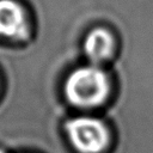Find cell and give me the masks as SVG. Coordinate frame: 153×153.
I'll return each mask as SVG.
<instances>
[{"label": "cell", "mask_w": 153, "mask_h": 153, "mask_svg": "<svg viewBox=\"0 0 153 153\" xmlns=\"http://www.w3.org/2000/svg\"><path fill=\"white\" fill-rule=\"evenodd\" d=\"M63 92L67 100L79 109L102 106L111 93L109 74L97 65H86L73 69L65 84Z\"/></svg>", "instance_id": "cell-1"}, {"label": "cell", "mask_w": 153, "mask_h": 153, "mask_svg": "<svg viewBox=\"0 0 153 153\" xmlns=\"http://www.w3.org/2000/svg\"><path fill=\"white\" fill-rule=\"evenodd\" d=\"M65 130L71 145L79 153H104L111 142L110 128L98 117H73L66 122Z\"/></svg>", "instance_id": "cell-2"}, {"label": "cell", "mask_w": 153, "mask_h": 153, "mask_svg": "<svg viewBox=\"0 0 153 153\" xmlns=\"http://www.w3.org/2000/svg\"><path fill=\"white\" fill-rule=\"evenodd\" d=\"M29 35V20L24 7L16 0H0V36L20 41Z\"/></svg>", "instance_id": "cell-3"}, {"label": "cell", "mask_w": 153, "mask_h": 153, "mask_svg": "<svg viewBox=\"0 0 153 153\" xmlns=\"http://www.w3.org/2000/svg\"><path fill=\"white\" fill-rule=\"evenodd\" d=\"M117 49L115 35L106 27L91 30L84 39V53L92 65L100 66L111 60Z\"/></svg>", "instance_id": "cell-4"}, {"label": "cell", "mask_w": 153, "mask_h": 153, "mask_svg": "<svg viewBox=\"0 0 153 153\" xmlns=\"http://www.w3.org/2000/svg\"><path fill=\"white\" fill-rule=\"evenodd\" d=\"M0 153H6L5 151H2V149H0Z\"/></svg>", "instance_id": "cell-5"}]
</instances>
